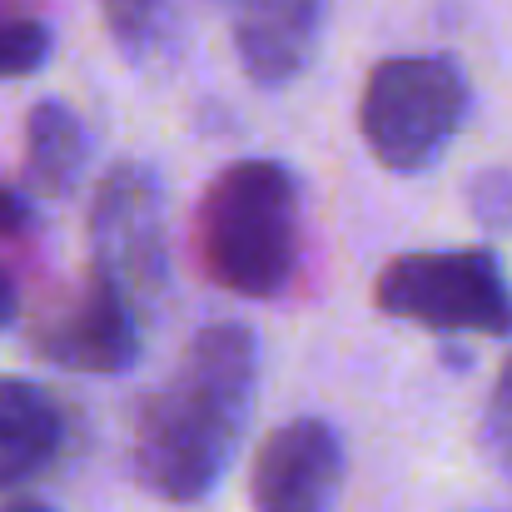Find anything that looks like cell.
<instances>
[{
	"label": "cell",
	"instance_id": "cell-1",
	"mask_svg": "<svg viewBox=\"0 0 512 512\" xmlns=\"http://www.w3.org/2000/svg\"><path fill=\"white\" fill-rule=\"evenodd\" d=\"M259 339L249 324L199 329L135 423V478L165 503H199L229 468L254 408Z\"/></svg>",
	"mask_w": 512,
	"mask_h": 512
},
{
	"label": "cell",
	"instance_id": "cell-2",
	"mask_svg": "<svg viewBox=\"0 0 512 512\" xmlns=\"http://www.w3.org/2000/svg\"><path fill=\"white\" fill-rule=\"evenodd\" d=\"M204 274L239 299H274L299 264V184L274 160H239L199 199Z\"/></svg>",
	"mask_w": 512,
	"mask_h": 512
},
{
	"label": "cell",
	"instance_id": "cell-3",
	"mask_svg": "<svg viewBox=\"0 0 512 512\" xmlns=\"http://www.w3.org/2000/svg\"><path fill=\"white\" fill-rule=\"evenodd\" d=\"M463 120H468V80L443 55L383 60L368 75L358 105V125L373 160L393 174H418L438 165Z\"/></svg>",
	"mask_w": 512,
	"mask_h": 512
},
{
	"label": "cell",
	"instance_id": "cell-4",
	"mask_svg": "<svg viewBox=\"0 0 512 512\" xmlns=\"http://www.w3.org/2000/svg\"><path fill=\"white\" fill-rule=\"evenodd\" d=\"M373 299L393 319L438 334H512V284L493 249H433L383 264Z\"/></svg>",
	"mask_w": 512,
	"mask_h": 512
},
{
	"label": "cell",
	"instance_id": "cell-5",
	"mask_svg": "<svg viewBox=\"0 0 512 512\" xmlns=\"http://www.w3.org/2000/svg\"><path fill=\"white\" fill-rule=\"evenodd\" d=\"M90 274L125 294L140 314L165 294L170 254H165V199L160 179L145 165H115L100 179L90 204Z\"/></svg>",
	"mask_w": 512,
	"mask_h": 512
},
{
	"label": "cell",
	"instance_id": "cell-6",
	"mask_svg": "<svg viewBox=\"0 0 512 512\" xmlns=\"http://www.w3.org/2000/svg\"><path fill=\"white\" fill-rule=\"evenodd\" d=\"M35 343L50 363L75 373H125L140 358V309L105 279H85L60 309L45 314Z\"/></svg>",
	"mask_w": 512,
	"mask_h": 512
},
{
	"label": "cell",
	"instance_id": "cell-7",
	"mask_svg": "<svg viewBox=\"0 0 512 512\" xmlns=\"http://www.w3.org/2000/svg\"><path fill=\"white\" fill-rule=\"evenodd\" d=\"M343 483V443L324 418H294L274 428L254 458V508L259 512H329Z\"/></svg>",
	"mask_w": 512,
	"mask_h": 512
},
{
	"label": "cell",
	"instance_id": "cell-8",
	"mask_svg": "<svg viewBox=\"0 0 512 512\" xmlns=\"http://www.w3.org/2000/svg\"><path fill=\"white\" fill-rule=\"evenodd\" d=\"M324 0H244L234 15V50L254 85L279 90L314 60Z\"/></svg>",
	"mask_w": 512,
	"mask_h": 512
},
{
	"label": "cell",
	"instance_id": "cell-9",
	"mask_svg": "<svg viewBox=\"0 0 512 512\" xmlns=\"http://www.w3.org/2000/svg\"><path fill=\"white\" fill-rule=\"evenodd\" d=\"M65 448V413L25 378H0V493L45 473Z\"/></svg>",
	"mask_w": 512,
	"mask_h": 512
},
{
	"label": "cell",
	"instance_id": "cell-10",
	"mask_svg": "<svg viewBox=\"0 0 512 512\" xmlns=\"http://www.w3.org/2000/svg\"><path fill=\"white\" fill-rule=\"evenodd\" d=\"M85 125L70 105L40 100L25 115V179L40 194H65L85 170Z\"/></svg>",
	"mask_w": 512,
	"mask_h": 512
},
{
	"label": "cell",
	"instance_id": "cell-11",
	"mask_svg": "<svg viewBox=\"0 0 512 512\" xmlns=\"http://www.w3.org/2000/svg\"><path fill=\"white\" fill-rule=\"evenodd\" d=\"M115 45L135 60H150L170 35V0H95Z\"/></svg>",
	"mask_w": 512,
	"mask_h": 512
},
{
	"label": "cell",
	"instance_id": "cell-12",
	"mask_svg": "<svg viewBox=\"0 0 512 512\" xmlns=\"http://www.w3.org/2000/svg\"><path fill=\"white\" fill-rule=\"evenodd\" d=\"M50 55V25L35 10L20 15H0V80H20L35 75Z\"/></svg>",
	"mask_w": 512,
	"mask_h": 512
},
{
	"label": "cell",
	"instance_id": "cell-13",
	"mask_svg": "<svg viewBox=\"0 0 512 512\" xmlns=\"http://www.w3.org/2000/svg\"><path fill=\"white\" fill-rule=\"evenodd\" d=\"M488 438L503 448V458H512V358L498 368V383L488 398Z\"/></svg>",
	"mask_w": 512,
	"mask_h": 512
},
{
	"label": "cell",
	"instance_id": "cell-14",
	"mask_svg": "<svg viewBox=\"0 0 512 512\" xmlns=\"http://www.w3.org/2000/svg\"><path fill=\"white\" fill-rule=\"evenodd\" d=\"M25 229H30V199H25L15 184L0 179V239H15V234H25Z\"/></svg>",
	"mask_w": 512,
	"mask_h": 512
},
{
	"label": "cell",
	"instance_id": "cell-15",
	"mask_svg": "<svg viewBox=\"0 0 512 512\" xmlns=\"http://www.w3.org/2000/svg\"><path fill=\"white\" fill-rule=\"evenodd\" d=\"M15 314H20V294H15V279L0 269V329H10Z\"/></svg>",
	"mask_w": 512,
	"mask_h": 512
},
{
	"label": "cell",
	"instance_id": "cell-16",
	"mask_svg": "<svg viewBox=\"0 0 512 512\" xmlns=\"http://www.w3.org/2000/svg\"><path fill=\"white\" fill-rule=\"evenodd\" d=\"M20 10H35L30 0H0V15H20Z\"/></svg>",
	"mask_w": 512,
	"mask_h": 512
},
{
	"label": "cell",
	"instance_id": "cell-17",
	"mask_svg": "<svg viewBox=\"0 0 512 512\" xmlns=\"http://www.w3.org/2000/svg\"><path fill=\"white\" fill-rule=\"evenodd\" d=\"M0 512H50V508H45V503H25V498H20V503H5Z\"/></svg>",
	"mask_w": 512,
	"mask_h": 512
}]
</instances>
